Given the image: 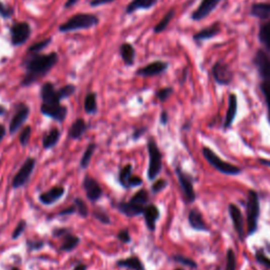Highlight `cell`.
Here are the masks:
<instances>
[{
	"instance_id": "1",
	"label": "cell",
	"mask_w": 270,
	"mask_h": 270,
	"mask_svg": "<svg viewBox=\"0 0 270 270\" xmlns=\"http://www.w3.org/2000/svg\"><path fill=\"white\" fill-rule=\"evenodd\" d=\"M58 59L59 57L56 52L49 54L28 53V56L24 58L22 63V67L26 72H24V76L20 82L21 87H30L36 81L47 76L56 66Z\"/></svg>"
},
{
	"instance_id": "2",
	"label": "cell",
	"mask_w": 270,
	"mask_h": 270,
	"mask_svg": "<svg viewBox=\"0 0 270 270\" xmlns=\"http://www.w3.org/2000/svg\"><path fill=\"white\" fill-rule=\"evenodd\" d=\"M98 23H100L98 16L88 13H79L73 15L66 22L61 23L58 28V31L60 33H69L79 30H88L96 27Z\"/></svg>"
},
{
	"instance_id": "3",
	"label": "cell",
	"mask_w": 270,
	"mask_h": 270,
	"mask_svg": "<svg viewBox=\"0 0 270 270\" xmlns=\"http://www.w3.org/2000/svg\"><path fill=\"white\" fill-rule=\"evenodd\" d=\"M147 150H148L149 155V166L148 170H147V176H148L149 181L153 182L162 171L163 154L153 139H150L147 143Z\"/></svg>"
},
{
	"instance_id": "4",
	"label": "cell",
	"mask_w": 270,
	"mask_h": 270,
	"mask_svg": "<svg viewBox=\"0 0 270 270\" xmlns=\"http://www.w3.org/2000/svg\"><path fill=\"white\" fill-rule=\"evenodd\" d=\"M35 166L36 159L34 157H28L26 161L23 162V164L17 171V173L14 175L13 179H12V187H13V189L17 190L27 185L32 176Z\"/></svg>"
},
{
	"instance_id": "5",
	"label": "cell",
	"mask_w": 270,
	"mask_h": 270,
	"mask_svg": "<svg viewBox=\"0 0 270 270\" xmlns=\"http://www.w3.org/2000/svg\"><path fill=\"white\" fill-rule=\"evenodd\" d=\"M259 213H260L259 196H257L255 191L250 190L248 193V200H247V229L249 235H252V233H254L256 230Z\"/></svg>"
},
{
	"instance_id": "6",
	"label": "cell",
	"mask_w": 270,
	"mask_h": 270,
	"mask_svg": "<svg viewBox=\"0 0 270 270\" xmlns=\"http://www.w3.org/2000/svg\"><path fill=\"white\" fill-rule=\"evenodd\" d=\"M203 155L205 156V158L207 159L208 162L211 166H213L216 170L220 171V172H223L225 174H239L241 172V169L236 167L235 165H232L230 163H227L223 159H220L212 150H210L209 148H204L203 149Z\"/></svg>"
},
{
	"instance_id": "7",
	"label": "cell",
	"mask_w": 270,
	"mask_h": 270,
	"mask_svg": "<svg viewBox=\"0 0 270 270\" xmlns=\"http://www.w3.org/2000/svg\"><path fill=\"white\" fill-rule=\"evenodd\" d=\"M31 33L32 29L28 22L26 21L15 22L10 29L11 43L14 47H18L26 43L30 38Z\"/></svg>"
},
{
	"instance_id": "8",
	"label": "cell",
	"mask_w": 270,
	"mask_h": 270,
	"mask_svg": "<svg viewBox=\"0 0 270 270\" xmlns=\"http://www.w3.org/2000/svg\"><path fill=\"white\" fill-rule=\"evenodd\" d=\"M30 115V108L27 104L19 103L15 106V112L12 116L9 125V132L11 135L17 133L24 125Z\"/></svg>"
},
{
	"instance_id": "9",
	"label": "cell",
	"mask_w": 270,
	"mask_h": 270,
	"mask_svg": "<svg viewBox=\"0 0 270 270\" xmlns=\"http://www.w3.org/2000/svg\"><path fill=\"white\" fill-rule=\"evenodd\" d=\"M82 188L85 192L87 199L92 203H96L103 198L104 191L100 185V183L89 174H85L82 179Z\"/></svg>"
},
{
	"instance_id": "10",
	"label": "cell",
	"mask_w": 270,
	"mask_h": 270,
	"mask_svg": "<svg viewBox=\"0 0 270 270\" xmlns=\"http://www.w3.org/2000/svg\"><path fill=\"white\" fill-rule=\"evenodd\" d=\"M40 112L49 118H52L58 122H64V120L68 115V108L61 104L58 105L41 104Z\"/></svg>"
},
{
	"instance_id": "11",
	"label": "cell",
	"mask_w": 270,
	"mask_h": 270,
	"mask_svg": "<svg viewBox=\"0 0 270 270\" xmlns=\"http://www.w3.org/2000/svg\"><path fill=\"white\" fill-rule=\"evenodd\" d=\"M39 95L42 104L46 105H58L63 101L59 95L58 89H56L55 85L50 81H47L41 85Z\"/></svg>"
},
{
	"instance_id": "12",
	"label": "cell",
	"mask_w": 270,
	"mask_h": 270,
	"mask_svg": "<svg viewBox=\"0 0 270 270\" xmlns=\"http://www.w3.org/2000/svg\"><path fill=\"white\" fill-rule=\"evenodd\" d=\"M113 208L117 209L121 214L126 215L127 217H135L142 215L144 210H145V206L139 205L137 203H134L132 201L129 202H117L112 204Z\"/></svg>"
},
{
	"instance_id": "13",
	"label": "cell",
	"mask_w": 270,
	"mask_h": 270,
	"mask_svg": "<svg viewBox=\"0 0 270 270\" xmlns=\"http://www.w3.org/2000/svg\"><path fill=\"white\" fill-rule=\"evenodd\" d=\"M168 68V64L162 60H156L153 63L147 65L141 69H139L135 72V75L137 76H143V77H152V76H157L161 75L162 73H164Z\"/></svg>"
},
{
	"instance_id": "14",
	"label": "cell",
	"mask_w": 270,
	"mask_h": 270,
	"mask_svg": "<svg viewBox=\"0 0 270 270\" xmlns=\"http://www.w3.org/2000/svg\"><path fill=\"white\" fill-rule=\"evenodd\" d=\"M175 172H176V176H177V179L179 183V186H181L183 194H184V198H185V201L187 203L194 202L195 192H194V188H193V185H192L190 178L188 177V175H186L185 173L183 172L181 168H176Z\"/></svg>"
},
{
	"instance_id": "15",
	"label": "cell",
	"mask_w": 270,
	"mask_h": 270,
	"mask_svg": "<svg viewBox=\"0 0 270 270\" xmlns=\"http://www.w3.org/2000/svg\"><path fill=\"white\" fill-rule=\"evenodd\" d=\"M66 193V189L63 186H55L50 190L42 192L38 195V201L44 206H51L58 202Z\"/></svg>"
},
{
	"instance_id": "16",
	"label": "cell",
	"mask_w": 270,
	"mask_h": 270,
	"mask_svg": "<svg viewBox=\"0 0 270 270\" xmlns=\"http://www.w3.org/2000/svg\"><path fill=\"white\" fill-rule=\"evenodd\" d=\"M143 216L147 228L153 232L156 229V222L161 216V211H159L158 207L154 204H148L143 212Z\"/></svg>"
},
{
	"instance_id": "17",
	"label": "cell",
	"mask_w": 270,
	"mask_h": 270,
	"mask_svg": "<svg viewBox=\"0 0 270 270\" xmlns=\"http://www.w3.org/2000/svg\"><path fill=\"white\" fill-rule=\"evenodd\" d=\"M215 80L220 84H227L232 80V72L230 68L224 63H216L212 69Z\"/></svg>"
},
{
	"instance_id": "18",
	"label": "cell",
	"mask_w": 270,
	"mask_h": 270,
	"mask_svg": "<svg viewBox=\"0 0 270 270\" xmlns=\"http://www.w3.org/2000/svg\"><path fill=\"white\" fill-rule=\"evenodd\" d=\"M60 240H61V243L59 246V250L64 251V252L73 251L79 246V244L81 242L80 238L75 235H73L70 229L65 233L63 237L60 238Z\"/></svg>"
},
{
	"instance_id": "19",
	"label": "cell",
	"mask_w": 270,
	"mask_h": 270,
	"mask_svg": "<svg viewBox=\"0 0 270 270\" xmlns=\"http://www.w3.org/2000/svg\"><path fill=\"white\" fill-rule=\"evenodd\" d=\"M222 0H203L200 7L192 14L194 20H201L209 15Z\"/></svg>"
},
{
	"instance_id": "20",
	"label": "cell",
	"mask_w": 270,
	"mask_h": 270,
	"mask_svg": "<svg viewBox=\"0 0 270 270\" xmlns=\"http://www.w3.org/2000/svg\"><path fill=\"white\" fill-rule=\"evenodd\" d=\"M254 63L260 74L266 80H270V58L268 55L263 51H259L255 55Z\"/></svg>"
},
{
	"instance_id": "21",
	"label": "cell",
	"mask_w": 270,
	"mask_h": 270,
	"mask_svg": "<svg viewBox=\"0 0 270 270\" xmlns=\"http://www.w3.org/2000/svg\"><path fill=\"white\" fill-rule=\"evenodd\" d=\"M89 129V125L85 122V120L83 118H77L73 124L71 125L69 132H68V137L70 140H80L84 133L88 131Z\"/></svg>"
},
{
	"instance_id": "22",
	"label": "cell",
	"mask_w": 270,
	"mask_h": 270,
	"mask_svg": "<svg viewBox=\"0 0 270 270\" xmlns=\"http://www.w3.org/2000/svg\"><path fill=\"white\" fill-rule=\"evenodd\" d=\"M229 214L231 216V219L233 222V225H235L238 235L240 236L241 239H243L244 238V219H243V215H242L240 208L236 205L231 204L229 206Z\"/></svg>"
},
{
	"instance_id": "23",
	"label": "cell",
	"mask_w": 270,
	"mask_h": 270,
	"mask_svg": "<svg viewBox=\"0 0 270 270\" xmlns=\"http://www.w3.org/2000/svg\"><path fill=\"white\" fill-rule=\"evenodd\" d=\"M116 266L129 270H146L144 263L138 255H130L127 259H120L116 261Z\"/></svg>"
},
{
	"instance_id": "24",
	"label": "cell",
	"mask_w": 270,
	"mask_h": 270,
	"mask_svg": "<svg viewBox=\"0 0 270 270\" xmlns=\"http://www.w3.org/2000/svg\"><path fill=\"white\" fill-rule=\"evenodd\" d=\"M60 131L57 128H52L51 130H49L48 132L44 133L42 138V148L44 150H50L53 149L54 147L58 144L60 140Z\"/></svg>"
},
{
	"instance_id": "25",
	"label": "cell",
	"mask_w": 270,
	"mask_h": 270,
	"mask_svg": "<svg viewBox=\"0 0 270 270\" xmlns=\"http://www.w3.org/2000/svg\"><path fill=\"white\" fill-rule=\"evenodd\" d=\"M119 54L126 66H133L135 63V49L129 42L121 43L119 47Z\"/></svg>"
},
{
	"instance_id": "26",
	"label": "cell",
	"mask_w": 270,
	"mask_h": 270,
	"mask_svg": "<svg viewBox=\"0 0 270 270\" xmlns=\"http://www.w3.org/2000/svg\"><path fill=\"white\" fill-rule=\"evenodd\" d=\"M156 3L157 0H132V2L127 6L125 13L130 15L140 10H149L152 7H154Z\"/></svg>"
},
{
	"instance_id": "27",
	"label": "cell",
	"mask_w": 270,
	"mask_h": 270,
	"mask_svg": "<svg viewBox=\"0 0 270 270\" xmlns=\"http://www.w3.org/2000/svg\"><path fill=\"white\" fill-rule=\"evenodd\" d=\"M188 220H189L190 226L193 229L200 230V231L207 230V226H206V223H205V220L203 218V215L198 209H192L189 212Z\"/></svg>"
},
{
	"instance_id": "28",
	"label": "cell",
	"mask_w": 270,
	"mask_h": 270,
	"mask_svg": "<svg viewBox=\"0 0 270 270\" xmlns=\"http://www.w3.org/2000/svg\"><path fill=\"white\" fill-rule=\"evenodd\" d=\"M238 111V100L235 94H230L229 102H228V110L225 118V128H228L231 126V124L235 120V117L237 115Z\"/></svg>"
},
{
	"instance_id": "29",
	"label": "cell",
	"mask_w": 270,
	"mask_h": 270,
	"mask_svg": "<svg viewBox=\"0 0 270 270\" xmlns=\"http://www.w3.org/2000/svg\"><path fill=\"white\" fill-rule=\"evenodd\" d=\"M132 171H133V166L131 164H128V165L124 166L122 168H120L119 172H118L117 179H118L119 185L124 189H126V190L130 189V187H129V179L132 176Z\"/></svg>"
},
{
	"instance_id": "30",
	"label": "cell",
	"mask_w": 270,
	"mask_h": 270,
	"mask_svg": "<svg viewBox=\"0 0 270 270\" xmlns=\"http://www.w3.org/2000/svg\"><path fill=\"white\" fill-rule=\"evenodd\" d=\"M97 149V145L95 143H90L88 145L87 148H85L82 156H81V159L79 162V166H80V169L82 170H85L87 168H89L90 164H91V161H92V156L93 154L95 153Z\"/></svg>"
},
{
	"instance_id": "31",
	"label": "cell",
	"mask_w": 270,
	"mask_h": 270,
	"mask_svg": "<svg viewBox=\"0 0 270 270\" xmlns=\"http://www.w3.org/2000/svg\"><path fill=\"white\" fill-rule=\"evenodd\" d=\"M84 112L87 114L93 115L97 112V95L94 92H89L84 97L83 103Z\"/></svg>"
},
{
	"instance_id": "32",
	"label": "cell",
	"mask_w": 270,
	"mask_h": 270,
	"mask_svg": "<svg viewBox=\"0 0 270 270\" xmlns=\"http://www.w3.org/2000/svg\"><path fill=\"white\" fill-rule=\"evenodd\" d=\"M174 13H175L174 10H173V9H171V10L168 12V13L161 19V21L157 22V23L155 24V27H154V29H153V32H154L155 34H159V33H162L163 31H165L166 28L169 26L170 21L172 20V18H173V16H174Z\"/></svg>"
},
{
	"instance_id": "33",
	"label": "cell",
	"mask_w": 270,
	"mask_h": 270,
	"mask_svg": "<svg viewBox=\"0 0 270 270\" xmlns=\"http://www.w3.org/2000/svg\"><path fill=\"white\" fill-rule=\"evenodd\" d=\"M252 14L259 18L270 16V4H256L252 7Z\"/></svg>"
},
{
	"instance_id": "34",
	"label": "cell",
	"mask_w": 270,
	"mask_h": 270,
	"mask_svg": "<svg viewBox=\"0 0 270 270\" xmlns=\"http://www.w3.org/2000/svg\"><path fill=\"white\" fill-rule=\"evenodd\" d=\"M218 31H219L218 27L216 26V24H214V26H211L209 28L204 29L203 31L199 32L198 34H195L194 39L199 41V40H204V39L214 37V36L218 33Z\"/></svg>"
},
{
	"instance_id": "35",
	"label": "cell",
	"mask_w": 270,
	"mask_h": 270,
	"mask_svg": "<svg viewBox=\"0 0 270 270\" xmlns=\"http://www.w3.org/2000/svg\"><path fill=\"white\" fill-rule=\"evenodd\" d=\"M92 215L94 218L98 220V222H101L104 225L111 224V218H110L106 210H104L102 207H95L92 211Z\"/></svg>"
},
{
	"instance_id": "36",
	"label": "cell",
	"mask_w": 270,
	"mask_h": 270,
	"mask_svg": "<svg viewBox=\"0 0 270 270\" xmlns=\"http://www.w3.org/2000/svg\"><path fill=\"white\" fill-rule=\"evenodd\" d=\"M74 205L76 207V210H77V214L81 217V218H87L89 216V208L85 204V202L80 199V198H75L74 199Z\"/></svg>"
},
{
	"instance_id": "37",
	"label": "cell",
	"mask_w": 270,
	"mask_h": 270,
	"mask_svg": "<svg viewBox=\"0 0 270 270\" xmlns=\"http://www.w3.org/2000/svg\"><path fill=\"white\" fill-rule=\"evenodd\" d=\"M51 41H52V38L49 37V38H46V39L40 40L38 42H35L34 44H32L28 49V53H40L42 50H44L47 47L50 46Z\"/></svg>"
},
{
	"instance_id": "38",
	"label": "cell",
	"mask_w": 270,
	"mask_h": 270,
	"mask_svg": "<svg viewBox=\"0 0 270 270\" xmlns=\"http://www.w3.org/2000/svg\"><path fill=\"white\" fill-rule=\"evenodd\" d=\"M31 135H32L31 126H26L21 130L19 134V144L21 145V147H27L29 145L30 140H31Z\"/></svg>"
},
{
	"instance_id": "39",
	"label": "cell",
	"mask_w": 270,
	"mask_h": 270,
	"mask_svg": "<svg viewBox=\"0 0 270 270\" xmlns=\"http://www.w3.org/2000/svg\"><path fill=\"white\" fill-rule=\"evenodd\" d=\"M27 227H28V222H27V220L26 219H20L19 222H18V224L16 225L15 229L13 230V232H12V236H11L12 240L15 241L18 238H20L22 233L24 231H26Z\"/></svg>"
},
{
	"instance_id": "40",
	"label": "cell",
	"mask_w": 270,
	"mask_h": 270,
	"mask_svg": "<svg viewBox=\"0 0 270 270\" xmlns=\"http://www.w3.org/2000/svg\"><path fill=\"white\" fill-rule=\"evenodd\" d=\"M260 39L267 48H270V22L264 24L261 28Z\"/></svg>"
},
{
	"instance_id": "41",
	"label": "cell",
	"mask_w": 270,
	"mask_h": 270,
	"mask_svg": "<svg viewBox=\"0 0 270 270\" xmlns=\"http://www.w3.org/2000/svg\"><path fill=\"white\" fill-rule=\"evenodd\" d=\"M46 243L42 240H27L26 246L29 251H38L44 247Z\"/></svg>"
},
{
	"instance_id": "42",
	"label": "cell",
	"mask_w": 270,
	"mask_h": 270,
	"mask_svg": "<svg viewBox=\"0 0 270 270\" xmlns=\"http://www.w3.org/2000/svg\"><path fill=\"white\" fill-rule=\"evenodd\" d=\"M75 91H76V87L74 84H71V83L66 84V85H64V87H61L60 89H58L61 100H66V98L72 96L73 94L75 93Z\"/></svg>"
},
{
	"instance_id": "43",
	"label": "cell",
	"mask_w": 270,
	"mask_h": 270,
	"mask_svg": "<svg viewBox=\"0 0 270 270\" xmlns=\"http://www.w3.org/2000/svg\"><path fill=\"white\" fill-rule=\"evenodd\" d=\"M237 268V260L236 254L233 250L229 249L227 251V257H226V269L225 270H236Z\"/></svg>"
},
{
	"instance_id": "44",
	"label": "cell",
	"mask_w": 270,
	"mask_h": 270,
	"mask_svg": "<svg viewBox=\"0 0 270 270\" xmlns=\"http://www.w3.org/2000/svg\"><path fill=\"white\" fill-rule=\"evenodd\" d=\"M172 93H173V89L168 87V88H163L161 90H158L156 92L155 96L159 102H166Z\"/></svg>"
},
{
	"instance_id": "45",
	"label": "cell",
	"mask_w": 270,
	"mask_h": 270,
	"mask_svg": "<svg viewBox=\"0 0 270 270\" xmlns=\"http://www.w3.org/2000/svg\"><path fill=\"white\" fill-rule=\"evenodd\" d=\"M172 259L182 265H185V266H188L191 268H196V263L193 260L189 259V257L183 256V255H173Z\"/></svg>"
},
{
	"instance_id": "46",
	"label": "cell",
	"mask_w": 270,
	"mask_h": 270,
	"mask_svg": "<svg viewBox=\"0 0 270 270\" xmlns=\"http://www.w3.org/2000/svg\"><path fill=\"white\" fill-rule=\"evenodd\" d=\"M167 186H168V182L166 179H163V178L157 179L152 184L151 191L153 193H158V192H161L162 190H164Z\"/></svg>"
},
{
	"instance_id": "47",
	"label": "cell",
	"mask_w": 270,
	"mask_h": 270,
	"mask_svg": "<svg viewBox=\"0 0 270 270\" xmlns=\"http://www.w3.org/2000/svg\"><path fill=\"white\" fill-rule=\"evenodd\" d=\"M14 14V10L7 7L5 4H3L0 2V16H2L4 19H8L10 17H12V15Z\"/></svg>"
},
{
	"instance_id": "48",
	"label": "cell",
	"mask_w": 270,
	"mask_h": 270,
	"mask_svg": "<svg viewBox=\"0 0 270 270\" xmlns=\"http://www.w3.org/2000/svg\"><path fill=\"white\" fill-rule=\"evenodd\" d=\"M116 238L118 239V241H120L121 243H124V244H130L132 242V238L130 236V233H129V230L128 229H122V230H120L117 233Z\"/></svg>"
},
{
	"instance_id": "49",
	"label": "cell",
	"mask_w": 270,
	"mask_h": 270,
	"mask_svg": "<svg viewBox=\"0 0 270 270\" xmlns=\"http://www.w3.org/2000/svg\"><path fill=\"white\" fill-rule=\"evenodd\" d=\"M255 257H256V261L259 262L260 264L266 266L267 268H270V259L265 255V253L262 250L256 251Z\"/></svg>"
},
{
	"instance_id": "50",
	"label": "cell",
	"mask_w": 270,
	"mask_h": 270,
	"mask_svg": "<svg viewBox=\"0 0 270 270\" xmlns=\"http://www.w3.org/2000/svg\"><path fill=\"white\" fill-rule=\"evenodd\" d=\"M262 90L266 97V102L268 105V111H269V119H270V80H266L263 82Z\"/></svg>"
},
{
	"instance_id": "51",
	"label": "cell",
	"mask_w": 270,
	"mask_h": 270,
	"mask_svg": "<svg viewBox=\"0 0 270 270\" xmlns=\"http://www.w3.org/2000/svg\"><path fill=\"white\" fill-rule=\"evenodd\" d=\"M142 185H143L142 177L132 174V176L129 179V187H130V189L131 188H135V187H140Z\"/></svg>"
},
{
	"instance_id": "52",
	"label": "cell",
	"mask_w": 270,
	"mask_h": 270,
	"mask_svg": "<svg viewBox=\"0 0 270 270\" xmlns=\"http://www.w3.org/2000/svg\"><path fill=\"white\" fill-rule=\"evenodd\" d=\"M147 130H148V128H147V127H141V128H138V129H135L134 131H133V133H132V140L133 141H138V140H140L142 137H143V135L147 132Z\"/></svg>"
},
{
	"instance_id": "53",
	"label": "cell",
	"mask_w": 270,
	"mask_h": 270,
	"mask_svg": "<svg viewBox=\"0 0 270 270\" xmlns=\"http://www.w3.org/2000/svg\"><path fill=\"white\" fill-rule=\"evenodd\" d=\"M76 212H77V210H76V207H75V205H74V204H73L72 206H70V207L66 208V209H64V210L59 211V212L57 213V215H58V216H64V215H72V214H74V213H76Z\"/></svg>"
},
{
	"instance_id": "54",
	"label": "cell",
	"mask_w": 270,
	"mask_h": 270,
	"mask_svg": "<svg viewBox=\"0 0 270 270\" xmlns=\"http://www.w3.org/2000/svg\"><path fill=\"white\" fill-rule=\"evenodd\" d=\"M115 0H91L90 6L91 7H100V6H105L114 3Z\"/></svg>"
},
{
	"instance_id": "55",
	"label": "cell",
	"mask_w": 270,
	"mask_h": 270,
	"mask_svg": "<svg viewBox=\"0 0 270 270\" xmlns=\"http://www.w3.org/2000/svg\"><path fill=\"white\" fill-rule=\"evenodd\" d=\"M78 2H79V0H67L64 7H65V9H70L72 7H74Z\"/></svg>"
},
{
	"instance_id": "56",
	"label": "cell",
	"mask_w": 270,
	"mask_h": 270,
	"mask_svg": "<svg viewBox=\"0 0 270 270\" xmlns=\"http://www.w3.org/2000/svg\"><path fill=\"white\" fill-rule=\"evenodd\" d=\"M159 120H161V124L162 125H167L168 122V114L166 111H163L162 114H161V118H159Z\"/></svg>"
},
{
	"instance_id": "57",
	"label": "cell",
	"mask_w": 270,
	"mask_h": 270,
	"mask_svg": "<svg viewBox=\"0 0 270 270\" xmlns=\"http://www.w3.org/2000/svg\"><path fill=\"white\" fill-rule=\"evenodd\" d=\"M5 137H6V128L4 125L0 124V143L3 142Z\"/></svg>"
},
{
	"instance_id": "58",
	"label": "cell",
	"mask_w": 270,
	"mask_h": 270,
	"mask_svg": "<svg viewBox=\"0 0 270 270\" xmlns=\"http://www.w3.org/2000/svg\"><path fill=\"white\" fill-rule=\"evenodd\" d=\"M73 270H88V266L83 263H78Z\"/></svg>"
},
{
	"instance_id": "59",
	"label": "cell",
	"mask_w": 270,
	"mask_h": 270,
	"mask_svg": "<svg viewBox=\"0 0 270 270\" xmlns=\"http://www.w3.org/2000/svg\"><path fill=\"white\" fill-rule=\"evenodd\" d=\"M6 113H7V109L4 106L0 105V116L6 115Z\"/></svg>"
},
{
	"instance_id": "60",
	"label": "cell",
	"mask_w": 270,
	"mask_h": 270,
	"mask_svg": "<svg viewBox=\"0 0 270 270\" xmlns=\"http://www.w3.org/2000/svg\"><path fill=\"white\" fill-rule=\"evenodd\" d=\"M262 164H264V165H266V166H269L270 167V162H268V161H265V159H261V161H260Z\"/></svg>"
},
{
	"instance_id": "61",
	"label": "cell",
	"mask_w": 270,
	"mask_h": 270,
	"mask_svg": "<svg viewBox=\"0 0 270 270\" xmlns=\"http://www.w3.org/2000/svg\"><path fill=\"white\" fill-rule=\"evenodd\" d=\"M11 270H20L18 267H13V268H12Z\"/></svg>"
},
{
	"instance_id": "62",
	"label": "cell",
	"mask_w": 270,
	"mask_h": 270,
	"mask_svg": "<svg viewBox=\"0 0 270 270\" xmlns=\"http://www.w3.org/2000/svg\"><path fill=\"white\" fill-rule=\"evenodd\" d=\"M175 270H184V269H182V268H177V269H175Z\"/></svg>"
}]
</instances>
